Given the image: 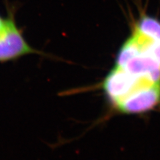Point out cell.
Returning a JSON list of instances; mask_svg holds the SVG:
<instances>
[{
  "mask_svg": "<svg viewBox=\"0 0 160 160\" xmlns=\"http://www.w3.org/2000/svg\"><path fill=\"white\" fill-rule=\"evenodd\" d=\"M116 66L135 76L160 83V20L144 14L119 49Z\"/></svg>",
  "mask_w": 160,
  "mask_h": 160,
  "instance_id": "1",
  "label": "cell"
},
{
  "mask_svg": "<svg viewBox=\"0 0 160 160\" xmlns=\"http://www.w3.org/2000/svg\"><path fill=\"white\" fill-rule=\"evenodd\" d=\"M153 83L142 78L135 76L126 70L115 66L103 82V89L108 99L115 106L129 95Z\"/></svg>",
  "mask_w": 160,
  "mask_h": 160,
  "instance_id": "2",
  "label": "cell"
},
{
  "mask_svg": "<svg viewBox=\"0 0 160 160\" xmlns=\"http://www.w3.org/2000/svg\"><path fill=\"white\" fill-rule=\"evenodd\" d=\"M15 12L9 25L0 33V63L17 61L24 56L33 54H42L33 48L25 38L23 29L18 26Z\"/></svg>",
  "mask_w": 160,
  "mask_h": 160,
  "instance_id": "3",
  "label": "cell"
},
{
  "mask_svg": "<svg viewBox=\"0 0 160 160\" xmlns=\"http://www.w3.org/2000/svg\"><path fill=\"white\" fill-rule=\"evenodd\" d=\"M160 103V83L139 89L131 93L116 107L119 112L127 114L147 112Z\"/></svg>",
  "mask_w": 160,
  "mask_h": 160,
  "instance_id": "4",
  "label": "cell"
},
{
  "mask_svg": "<svg viewBox=\"0 0 160 160\" xmlns=\"http://www.w3.org/2000/svg\"><path fill=\"white\" fill-rule=\"evenodd\" d=\"M6 9L7 15L6 17H4L0 14V33L3 32L6 29L9 25L10 19H11L12 14L15 12H16V6H13V5H9L7 3Z\"/></svg>",
  "mask_w": 160,
  "mask_h": 160,
  "instance_id": "5",
  "label": "cell"
}]
</instances>
